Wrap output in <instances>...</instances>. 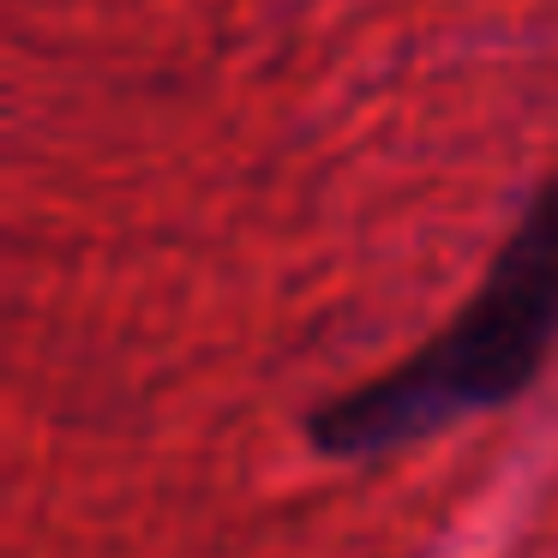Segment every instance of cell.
<instances>
[{
    "instance_id": "1",
    "label": "cell",
    "mask_w": 558,
    "mask_h": 558,
    "mask_svg": "<svg viewBox=\"0 0 558 558\" xmlns=\"http://www.w3.org/2000/svg\"><path fill=\"white\" fill-rule=\"evenodd\" d=\"M558 349V174L522 205L510 241L457 318L402 366L318 402L306 421L325 457H390L414 438L505 409Z\"/></svg>"
}]
</instances>
